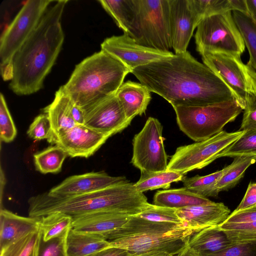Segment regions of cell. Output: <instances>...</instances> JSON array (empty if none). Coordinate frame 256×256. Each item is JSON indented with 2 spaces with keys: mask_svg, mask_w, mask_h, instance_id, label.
<instances>
[{
  "mask_svg": "<svg viewBox=\"0 0 256 256\" xmlns=\"http://www.w3.org/2000/svg\"><path fill=\"white\" fill-rule=\"evenodd\" d=\"M38 240H39V238H38ZM38 240L36 244L34 249L30 256H36V255H37V244H38Z\"/></svg>",
  "mask_w": 256,
  "mask_h": 256,
  "instance_id": "cell-49",
  "label": "cell"
},
{
  "mask_svg": "<svg viewBox=\"0 0 256 256\" xmlns=\"http://www.w3.org/2000/svg\"><path fill=\"white\" fill-rule=\"evenodd\" d=\"M208 256H256V240L233 244L226 249Z\"/></svg>",
  "mask_w": 256,
  "mask_h": 256,
  "instance_id": "cell-41",
  "label": "cell"
},
{
  "mask_svg": "<svg viewBox=\"0 0 256 256\" xmlns=\"http://www.w3.org/2000/svg\"><path fill=\"white\" fill-rule=\"evenodd\" d=\"M67 0L48 8L38 26L14 54L9 87L18 95H29L43 87L61 50L64 32L61 20Z\"/></svg>",
  "mask_w": 256,
  "mask_h": 256,
  "instance_id": "cell-2",
  "label": "cell"
},
{
  "mask_svg": "<svg viewBox=\"0 0 256 256\" xmlns=\"http://www.w3.org/2000/svg\"><path fill=\"white\" fill-rule=\"evenodd\" d=\"M70 99L62 86L56 92L54 98L49 105L44 108L50 122L53 140L62 132L77 124L74 120L70 110Z\"/></svg>",
  "mask_w": 256,
  "mask_h": 256,
  "instance_id": "cell-22",
  "label": "cell"
},
{
  "mask_svg": "<svg viewBox=\"0 0 256 256\" xmlns=\"http://www.w3.org/2000/svg\"><path fill=\"white\" fill-rule=\"evenodd\" d=\"M67 236L56 238L44 242L42 238L40 232L37 244L36 256H68Z\"/></svg>",
  "mask_w": 256,
  "mask_h": 256,
  "instance_id": "cell-39",
  "label": "cell"
},
{
  "mask_svg": "<svg viewBox=\"0 0 256 256\" xmlns=\"http://www.w3.org/2000/svg\"><path fill=\"white\" fill-rule=\"evenodd\" d=\"M240 130H256V96L246 102Z\"/></svg>",
  "mask_w": 256,
  "mask_h": 256,
  "instance_id": "cell-42",
  "label": "cell"
},
{
  "mask_svg": "<svg viewBox=\"0 0 256 256\" xmlns=\"http://www.w3.org/2000/svg\"><path fill=\"white\" fill-rule=\"evenodd\" d=\"M254 221H256V208L251 207L238 211L234 210L223 222L237 224Z\"/></svg>",
  "mask_w": 256,
  "mask_h": 256,
  "instance_id": "cell-43",
  "label": "cell"
},
{
  "mask_svg": "<svg viewBox=\"0 0 256 256\" xmlns=\"http://www.w3.org/2000/svg\"><path fill=\"white\" fill-rule=\"evenodd\" d=\"M196 50L205 53H224L241 56L246 45L236 24L232 11L203 18L194 35Z\"/></svg>",
  "mask_w": 256,
  "mask_h": 256,
  "instance_id": "cell-8",
  "label": "cell"
},
{
  "mask_svg": "<svg viewBox=\"0 0 256 256\" xmlns=\"http://www.w3.org/2000/svg\"><path fill=\"white\" fill-rule=\"evenodd\" d=\"M84 125L110 136L121 132L132 122L128 120L115 94L83 110Z\"/></svg>",
  "mask_w": 256,
  "mask_h": 256,
  "instance_id": "cell-14",
  "label": "cell"
},
{
  "mask_svg": "<svg viewBox=\"0 0 256 256\" xmlns=\"http://www.w3.org/2000/svg\"><path fill=\"white\" fill-rule=\"evenodd\" d=\"M164 140L162 124L157 118L149 117L142 130L133 138L132 165L140 172L166 170L168 156Z\"/></svg>",
  "mask_w": 256,
  "mask_h": 256,
  "instance_id": "cell-12",
  "label": "cell"
},
{
  "mask_svg": "<svg viewBox=\"0 0 256 256\" xmlns=\"http://www.w3.org/2000/svg\"><path fill=\"white\" fill-rule=\"evenodd\" d=\"M232 14L249 52L247 64L256 74V22L248 14L239 11L233 10Z\"/></svg>",
  "mask_w": 256,
  "mask_h": 256,
  "instance_id": "cell-29",
  "label": "cell"
},
{
  "mask_svg": "<svg viewBox=\"0 0 256 256\" xmlns=\"http://www.w3.org/2000/svg\"><path fill=\"white\" fill-rule=\"evenodd\" d=\"M40 236V228L10 244L0 250V256H30Z\"/></svg>",
  "mask_w": 256,
  "mask_h": 256,
  "instance_id": "cell-36",
  "label": "cell"
},
{
  "mask_svg": "<svg viewBox=\"0 0 256 256\" xmlns=\"http://www.w3.org/2000/svg\"><path fill=\"white\" fill-rule=\"evenodd\" d=\"M256 160L250 157L234 158L230 164L223 168V173L216 186L217 192L228 190L235 186L244 176L246 170Z\"/></svg>",
  "mask_w": 256,
  "mask_h": 256,
  "instance_id": "cell-30",
  "label": "cell"
},
{
  "mask_svg": "<svg viewBox=\"0 0 256 256\" xmlns=\"http://www.w3.org/2000/svg\"><path fill=\"white\" fill-rule=\"evenodd\" d=\"M110 137L84 124H76L52 140L70 157L88 158L93 155Z\"/></svg>",
  "mask_w": 256,
  "mask_h": 256,
  "instance_id": "cell-15",
  "label": "cell"
},
{
  "mask_svg": "<svg viewBox=\"0 0 256 256\" xmlns=\"http://www.w3.org/2000/svg\"><path fill=\"white\" fill-rule=\"evenodd\" d=\"M50 0H28L25 2L0 40V72L4 80L12 78V59L32 33L48 9Z\"/></svg>",
  "mask_w": 256,
  "mask_h": 256,
  "instance_id": "cell-9",
  "label": "cell"
},
{
  "mask_svg": "<svg viewBox=\"0 0 256 256\" xmlns=\"http://www.w3.org/2000/svg\"><path fill=\"white\" fill-rule=\"evenodd\" d=\"M130 70L101 50L78 64L61 86L70 100L84 110L116 94Z\"/></svg>",
  "mask_w": 256,
  "mask_h": 256,
  "instance_id": "cell-5",
  "label": "cell"
},
{
  "mask_svg": "<svg viewBox=\"0 0 256 256\" xmlns=\"http://www.w3.org/2000/svg\"><path fill=\"white\" fill-rule=\"evenodd\" d=\"M72 218L62 212H54L40 218L39 225L42 239L66 236L72 228Z\"/></svg>",
  "mask_w": 256,
  "mask_h": 256,
  "instance_id": "cell-26",
  "label": "cell"
},
{
  "mask_svg": "<svg viewBox=\"0 0 256 256\" xmlns=\"http://www.w3.org/2000/svg\"><path fill=\"white\" fill-rule=\"evenodd\" d=\"M194 233L184 224L154 222L131 216L104 238L112 246L125 249L132 256H172L188 246Z\"/></svg>",
  "mask_w": 256,
  "mask_h": 256,
  "instance_id": "cell-4",
  "label": "cell"
},
{
  "mask_svg": "<svg viewBox=\"0 0 256 256\" xmlns=\"http://www.w3.org/2000/svg\"><path fill=\"white\" fill-rule=\"evenodd\" d=\"M224 169L204 176L196 175L184 178L182 182L184 188L196 194L207 198L216 197L218 195L216 186L221 177Z\"/></svg>",
  "mask_w": 256,
  "mask_h": 256,
  "instance_id": "cell-32",
  "label": "cell"
},
{
  "mask_svg": "<svg viewBox=\"0 0 256 256\" xmlns=\"http://www.w3.org/2000/svg\"><path fill=\"white\" fill-rule=\"evenodd\" d=\"M256 204V183L250 182L242 200L234 210H243L251 208Z\"/></svg>",
  "mask_w": 256,
  "mask_h": 256,
  "instance_id": "cell-44",
  "label": "cell"
},
{
  "mask_svg": "<svg viewBox=\"0 0 256 256\" xmlns=\"http://www.w3.org/2000/svg\"><path fill=\"white\" fill-rule=\"evenodd\" d=\"M128 181L125 176H112L104 172H90L69 176L48 192L54 196L86 194Z\"/></svg>",
  "mask_w": 256,
  "mask_h": 256,
  "instance_id": "cell-17",
  "label": "cell"
},
{
  "mask_svg": "<svg viewBox=\"0 0 256 256\" xmlns=\"http://www.w3.org/2000/svg\"><path fill=\"white\" fill-rule=\"evenodd\" d=\"M67 156L66 152L59 146H50L34 154L36 168L43 174L58 173L61 170Z\"/></svg>",
  "mask_w": 256,
  "mask_h": 256,
  "instance_id": "cell-31",
  "label": "cell"
},
{
  "mask_svg": "<svg viewBox=\"0 0 256 256\" xmlns=\"http://www.w3.org/2000/svg\"><path fill=\"white\" fill-rule=\"evenodd\" d=\"M203 64L218 75L229 87L242 108L248 100L256 96V74L240 56L224 53L201 55Z\"/></svg>",
  "mask_w": 256,
  "mask_h": 256,
  "instance_id": "cell-10",
  "label": "cell"
},
{
  "mask_svg": "<svg viewBox=\"0 0 256 256\" xmlns=\"http://www.w3.org/2000/svg\"><path fill=\"white\" fill-rule=\"evenodd\" d=\"M134 16L128 34L138 44L170 52L168 0H133Z\"/></svg>",
  "mask_w": 256,
  "mask_h": 256,
  "instance_id": "cell-7",
  "label": "cell"
},
{
  "mask_svg": "<svg viewBox=\"0 0 256 256\" xmlns=\"http://www.w3.org/2000/svg\"><path fill=\"white\" fill-rule=\"evenodd\" d=\"M130 216L112 211H99L72 218V229L102 236L120 228Z\"/></svg>",
  "mask_w": 256,
  "mask_h": 256,
  "instance_id": "cell-19",
  "label": "cell"
},
{
  "mask_svg": "<svg viewBox=\"0 0 256 256\" xmlns=\"http://www.w3.org/2000/svg\"><path fill=\"white\" fill-rule=\"evenodd\" d=\"M140 218L158 222L183 224L176 212V209L149 204L142 212L135 215Z\"/></svg>",
  "mask_w": 256,
  "mask_h": 256,
  "instance_id": "cell-37",
  "label": "cell"
},
{
  "mask_svg": "<svg viewBox=\"0 0 256 256\" xmlns=\"http://www.w3.org/2000/svg\"><path fill=\"white\" fill-rule=\"evenodd\" d=\"M70 110L72 117L76 123L78 124H84V118L83 110L73 103L72 100L70 102Z\"/></svg>",
  "mask_w": 256,
  "mask_h": 256,
  "instance_id": "cell-46",
  "label": "cell"
},
{
  "mask_svg": "<svg viewBox=\"0 0 256 256\" xmlns=\"http://www.w3.org/2000/svg\"><path fill=\"white\" fill-rule=\"evenodd\" d=\"M17 130L8 110L4 97L0 95V138L1 141L10 142L14 140Z\"/></svg>",
  "mask_w": 256,
  "mask_h": 256,
  "instance_id": "cell-38",
  "label": "cell"
},
{
  "mask_svg": "<svg viewBox=\"0 0 256 256\" xmlns=\"http://www.w3.org/2000/svg\"><path fill=\"white\" fill-rule=\"evenodd\" d=\"M232 244L218 226H214L194 233L188 245L200 256H208L220 252Z\"/></svg>",
  "mask_w": 256,
  "mask_h": 256,
  "instance_id": "cell-23",
  "label": "cell"
},
{
  "mask_svg": "<svg viewBox=\"0 0 256 256\" xmlns=\"http://www.w3.org/2000/svg\"><path fill=\"white\" fill-rule=\"evenodd\" d=\"M172 48L174 54L183 53L197 28L200 20L190 0H168Z\"/></svg>",
  "mask_w": 256,
  "mask_h": 256,
  "instance_id": "cell-16",
  "label": "cell"
},
{
  "mask_svg": "<svg viewBox=\"0 0 256 256\" xmlns=\"http://www.w3.org/2000/svg\"><path fill=\"white\" fill-rule=\"evenodd\" d=\"M198 18H203L228 11H233L232 0H190Z\"/></svg>",
  "mask_w": 256,
  "mask_h": 256,
  "instance_id": "cell-35",
  "label": "cell"
},
{
  "mask_svg": "<svg viewBox=\"0 0 256 256\" xmlns=\"http://www.w3.org/2000/svg\"><path fill=\"white\" fill-rule=\"evenodd\" d=\"M27 134L34 140H46L50 143L52 139V130L48 116L42 114L36 117L30 124Z\"/></svg>",
  "mask_w": 256,
  "mask_h": 256,
  "instance_id": "cell-40",
  "label": "cell"
},
{
  "mask_svg": "<svg viewBox=\"0 0 256 256\" xmlns=\"http://www.w3.org/2000/svg\"><path fill=\"white\" fill-rule=\"evenodd\" d=\"M176 212L184 226L196 233L204 228L220 225L228 218L230 210L222 202H212L176 209Z\"/></svg>",
  "mask_w": 256,
  "mask_h": 256,
  "instance_id": "cell-18",
  "label": "cell"
},
{
  "mask_svg": "<svg viewBox=\"0 0 256 256\" xmlns=\"http://www.w3.org/2000/svg\"><path fill=\"white\" fill-rule=\"evenodd\" d=\"M252 207H254V208H256V204Z\"/></svg>",
  "mask_w": 256,
  "mask_h": 256,
  "instance_id": "cell-50",
  "label": "cell"
},
{
  "mask_svg": "<svg viewBox=\"0 0 256 256\" xmlns=\"http://www.w3.org/2000/svg\"><path fill=\"white\" fill-rule=\"evenodd\" d=\"M112 246L102 236L90 233L69 231L66 238L68 256H87Z\"/></svg>",
  "mask_w": 256,
  "mask_h": 256,
  "instance_id": "cell-24",
  "label": "cell"
},
{
  "mask_svg": "<svg viewBox=\"0 0 256 256\" xmlns=\"http://www.w3.org/2000/svg\"><path fill=\"white\" fill-rule=\"evenodd\" d=\"M98 2L124 33L128 34L134 16L133 0H100Z\"/></svg>",
  "mask_w": 256,
  "mask_h": 256,
  "instance_id": "cell-28",
  "label": "cell"
},
{
  "mask_svg": "<svg viewBox=\"0 0 256 256\" xmlns=\"http://www.w3.org/2000/svg\"><path fill=\"white\" fill-rule=\"evenodd\" d=\"M40 218L25 217L1 208L0 250L23 236L38 231Z\"/></svg>",
  "mask_w": 256,
  "mask_h": 256,
  "instance_id": "cell-20",
  "label": "cell"
},
{
  "mask_svg": "<svg viewBox=\"0 0 256 256\" xmlns=\"http://www.w3.org/2000/svg\"><path fill=\"white\" fill-rule=\"evenodd\" d=\"M248 14L256 22V0H246Z\"/></svg>",
  "mask_w": 256,
  "mask_h": 256,
  "instance_id": "cell-47",
  "label": "cell"
},
{
  "mask_svg": "<svg viewBox=\"0 0 256 256\" xmlns=\"http://www.w3.org/2000/svg\"><path fill=\"white\" fill-rule=\"evenodd\" d=\"M245 130H222L206 140L178 147L171 156L166 170L183 174L201 169L218 158L220 153L238 139Z\"/></svg>",
  "mask_w": 256,
  "mask_h": 256,
  "instance_id": "cell-11",
  "label": "cell"
},
{
  "mask_svg": "<svg viewBox=\"0 0 256 256\" xmlns=\"http://www.w3.org/2000/svg\"><path fill=\"white\" fill-rule=\"evenodd\" d=\"M184 176L168 170L158 172H140V179L134 185L139 192L143 193L160 188L168 189L172 183L182 181Z\"/></svg>",
  "mask_w": 256,
  "mask_h": 256,
  "instance_id": "cell-27",
  "label": "cell"
},
{
  "mask_svg": "<svg viewBox=\"0 0 256 256\" xmlns=\"http://www.w3.org/2000/svg\"><path fill=\"white\" fill-rule=\"evenodd\" d=\"M233 244L256 240V221L244 224L218 226Z\"/></svg>",
  "mask_w": 256,
  "mask_h": 256,
  "instance_id": "cell-34",
  "label": "cell"
},
{
  "mask_svg": "<svg viewBox=\"0 0 256 256\" xmlns=\"http://www.w3.org/2000/svg\"><path fill=\"white\" fill-rule=\"evenodd\" d=\"M101 50L107 52L124 65L130 71L174 54L148 48L138 44L128 34L114 36L101 44Z\"/></svg>",
  "mask_w": 256,
  "mask_h": 256,
  "instance_id": "cell-13",
  "label": "cell"
},
{
  "mask_svg": "<svg viewBox=\"0 0 256 256\" xmlns=\"http://www.w3.org/2000/svg\"><path fill=\"white\" fill-rule=\"evenodd\" d=\"M115 95L126 118L131 120L136 116L145 113L152 98L150 92L146 87L140 83L130 80L124 82Z\"/></svg>",
  "mask_w": 256,
  "mask_h": 256,
  "instance_id": "cell-21",
  "label": "cell"
},
{
  "mask_svg": "<svg viewBox=\"0 0 256 256\" xmlns=\"http://www.w3.org/2000/svg\"><path fill=\"white\" fill-rule=\"evenodd\" d=\"M28 216L40 218L54 212L72 218L99 211L135 216L150 203L143 192L130 181L92 192L71 196H54L48 192L30 198Z\"/></svg>",
  "mask_w": 256,
  "mask_h": 256,
  "instance_id": "cell-3",
  "label": "cell"
},
{
  "mask_svg": "<svg viewBox=\"0 0 256 256\" xmlns=\"http://www.w3.org/2000/svg\"><path fill=\"white\" fill-rule=\"evenodd\" d=\"M173 108L180 129L196 142L220 132L243 110L236 99L204 106Z\"/></svg>",
  "mask_w": 256,
  "mask_h": 256,
  "instance_id": "cell-6",
  "label": "cell"
},
{
  "mask_svg": "<svg viewBox=\"0 0 256 256\" xmlns=\"http://www.w3.org/2000/svg\"><path fill=\"white\" fill-rule=\"evenodd\" d=\"M172 256H200L196 252L188 245L178 253Z\"/></svg>",
  "mask_w": 256,
  "mask_h": 256,
  "instance_id": "cell-48",
  "label": "cell"
},
{
  "mask_svg": "<svg viewBox=\"0 0 256 256\" xmlns=\"http://www.w3.org/2000/svg\"><path fill=\"white\" fill-rule=\"evenodd\" d=\"M87 256H132L125 249L110 246Z\"/></svg>",
  "mask_w": 256,
  "mask_h": 256,
  "instance_id": "cell-45",
  "label": "cell"
},
{
  "mask_svg": "<svg viewBox=\"0 0 256 256\" xmlns=\"http://www.w3.org/2000/svg\"><path fill=\"white\" fill-rule=\"evenodd\" d=\"M250 157L256 160V130H246L234 142L219 154L218 158Z\"/></svg>",
  "mask_w": 256,
  "mask_h": 256,
  "instance_id": "cell-33",
  "label": "cell"
},
{
  "mask_svg": "<svg viewBox=\"0 0 256 256\" xmlns=\"http://www.w3.org/2000/svg\"><path fill=\"white\" fill-rule=\"evenodd\" d=\"M130 73L173 108L204 106L236 99L226 83L188 51L138 67Z\"/></svg>",
  "mask_w": 256,
  "mask_h": 256,
  "instance_id": "cell-1",
  "label": "cell"
},
{
  "mask_svg": "<svg viewBox=\"0 0 256 256\" xmlns=\"http://www.w3.org/2000/svg\"><path fill=\"white\" fill-rule=\"evenodd\" d=\"M212 201L182 188L158 190L154 195L153 204L174 209L207 204Z\"/></svg>",
  "mask_w": 256,
  "mask_h": 256,
  "instance_id": "cell-25",
  "label": "cell"
}]
</instances>
